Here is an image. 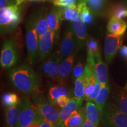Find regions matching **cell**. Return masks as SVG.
<instances>
[{"mask_svg":"<svg viewBox=\"0 0 127 127\" xmlns=\"http://www.w3.org/2000/svg\"><path fill=\"white\" fill-rule=\"evenodd\" d=\"M62 58L58 52L51 54L42 64V71L47 77L52 79H58L60 66Z\"/></svg>","mask_w":127,"mask_h":127,"instance_id":"cell-11","label":"cell"},{"mask_svg":"<svg viewBox=\"0 0 127 127\" xmlns=\"http://www.w3.org/2000/svg\"><path fill=\"white\" fill-rule=\"evenodd\" d=\"M9 77L14 88L23 93L35 94L40 86L39 77L28 64L12 69Z\"/></svg>","mask_w":127,"mask_h":127,"instance_id":"cell-1","label":"cell"},{"mask_svg":"<svg viewBox=\"0 0 127 127\" xmlns=\"http://www.w3.org/2000/svg\"><path fill=\"white\" fill-rule=\"evenodd\" d=\"M87 51H90V52H91L94 55V57L101 54L100 53L99 44L95 39L90 38L87 39Z\"/></svg>","mask_w":127,"mask_h":127,"instance_id":"cell-31","label":"cell"},{"mask_svg":"<svg viewBox=\"0 0 127 127\" xmlns=\"http://www.w3.org/2000/svg\"><path fill=\"white\" fill-rule=\"evenodd\" d=\"M55 6L59 7H66L76 5L79 0H50Z\"/></svg>","mask_w":127,"mask_h":127,"instance_id":"cell-32","label":"cell"},{"mask_svg":"<svg viewBox=\"0 0 127 127\" xmlns=\"http://www.w3.org/2000/svg\"><path fill=\"white\" fill-rule=\"evenodd\" d=\"M127 22L123 19L112 17L109 20L107 25V30L109 33L117 35L123 36L126 31Z\"/></svg>","mask_w":127,"mask_h":127,"instance_id":"cell-17","label":"cell"},{"mask_svg":"<svg viewBox=\"0 0 127 127\" xmlns=\"http://www.w3.org/2000/svg\"><path fill=\"white\" fill-rule=\"evenodd\" d=\"M26 46L28 60L30 64H34L38 57L39 39L35 26V18H31L26 26Z\"/></svg>","mask_w":127,"mask_h":127,"instance_id":"cell-6","label":"cell"},{"mask_svg":"<svg viewBox=\"0 0 127 127\" xmlns=\"http://www.w3.org/2000/svg\"><path fill=\"white\" fill-rule=\"evenodd\" d=\"M85 81L84 75L75 79L74 88V97L77 99H83L84 98V89H85Z\"/></svg>","mask_w":127,"mask_h":127,"instance_id":"cell-30","label":"cell"},{"mask_svg":"<svg viewBox=\"0 0 127 127\" xmlns=\"http://www.w3.org/2000/svg\"><path fill=\"white\" fill-rule=\"evenodd\" d=\"M85 66H84L83 64L81 61H78L77 64L74 66L72 70V78L74 79H76L77 78L81 77L84 74Z\"/></svg>","mask_w":127,"mask_h":127,"instance_id":"cell-33","label":"cell"},{"mask_svg":"<svg viewBox=\"0 0 127 127\" xmlns=\"http://www.w3.org/2000/svg\"><path fill=\"white\" fill-rule=\"evenodd\" d=\"M46 20L50 31L55 32L58 34L61 24V18L60 15V7L53 8L47 15Z\"/></svg>","mask_w":127,"mask_h":127,"instance_id":"cell-15","label":"cell"},{"mask_svg":"<svg viewBox=\"0 0 127 127\" xmlns=\"http://www.w3.org/2000/svg\"><path fill=\"white\" fill-rule=\"evenodd\" d=\"M79 17L86 24L91 25L93 23L94 15L93 11L84 2H78L77 5Z\"/></svg>","mask_w":127,"mask_h":127,"instance_id":"cell-23","label":"cell"},{"mask_svg":"<svg viewBox=\"0 0 127 127\" xmlns=\"http://www.w3.org/2000/svg\"><path fill=\"white\" fill-rule=\"evenodd\" d=\"M85 110L87 118L98 127L101 115L96 104L93 101H88L85 104Z\"/></svg>","mask_w":127,"mask_h":127,"instance_id":"cell-20","label":"cell"},{"mask_svg":"<svg viewBox=\"0 0 127 127\" xmlns=\"http://www.w3.org/2000/svg\"><path fill=\"white\" fill-rule=\"evenodd\" d=\"M8 4L9 0H0V8H1L7 7Z\"/></svg>","mask_w":127,"mask_h":127,"instance_id":"cell-40","label":"cell"},{"mask_svg":"<svg viewBox=\"0 0 127 127\" xmlns=\"http://www.w3.org/2000/svg\"><path fill=\"white\" fill-rule=\"evenodd\" d=\"M47 0H15V4L17 5H20L23 3L27 1H36V2H44Z\"/></svg>","mask_w":127,"mask_h":127,"instance_id":"cell-38","label":"cell"},{"mask_svg":"<svg viewBox=\"0 0 127 127\" xmlns=\"http://www.w3.org/2000/svg\"><path fill=\"white\" fill-rule=\"evenodd\" d=\"M77 41L72 25H69L65 31L63 38L60 44V51L58 53L62 60L65 59L72 55L74 52Z\"/></svg>","mask_w":127,"mask_h":127,"instance_id":"cell-8","label":"cell"},{"mask_svg":"<svg viewBox=\"0 0 127 127\" xmlns=\"http://www.w3.org/2000/svg\"><path fill=\"white\" fill-rule=\"evenodd\" d=\"M57 38L58 34L55 32L48 30L47 32L39 39L38 58L39 61L45 60L47 57L51 55Z\"/></svg>","mask_w":127,"mask_h":127,"instance_id":"cell-9","label":"cell"},{"mask_svg":"<svg viewBox=\"0 0 127 127\" xmlns=\"http://www.w3.org/2000/svg\"><path fill=\"white\" fill-rule=\"evenodd\" d=\"M73 30L75 34L77 47L83 48L87 42V28L84 23L80 17L73 21Z\"/></svg>","mask_w":127,"mask_h":127,"instance_id":"cell-13","label":"cell"},{"mask_svg":"<svg viewBox=\"0 0 127 127\" xmlns=\"http://www.w3.org/2000/svg\"><path fill=\"white\" fill-rule=\"evenodd\" d=\"M32 99L42 120L54 127H61L60 111L54 104L41 94L35 93Z\"/></svg>","mask_w":127,"mask_h":127,"instance_id":"cell-2","label":"cell"},{"mask_svg":"<svg viewBox=\"0 0 127 127\" xmlns=\"http://www.w3.org/2000/svg\"><path fill=\"white\" fill-rule=\"evenodd\" d=\"M109 17H115L120 19L127 18V7L121 4L112 5L108 9Z\"/></svg>","mask_w":127,"mask_h":127,"instance_id":"cell-28","label":"cell"},{"mask_svg":"<svg viewBox=\"0 0 127 127\" xmlns=\"http://www.w3.org/2000/svg\"><path fill=\"white\" fill-rule=\"evenodd\" d=\"M85 107L75 111L61 124V127H80L86 120Z\"/></svg>","mask_w":127,"mask_h":127,"instance_id":"cell-16","label":"cell"},{"mask_svg":"<svg viewBox=\"0 0 127 127\" xmlns=\"http://www.w3.org/2000/svg\"><path fill=\"white\" fill-rule=\"evenodd\" d=\"M109 93V87L108 84L107 85L101 86V90L99 94L97 96L96 99L95 100V103L96 105L97 106L98 109H99L101 117L105 108L106 100H107L108 96Z\"/></svg>","mask_w":127,"mask_h":127,"instance_id":"cell-24","label":"cell"},{"mask_svg":"<svg viewBox=\"0 0 127 127\" xmlns=\"http://www.w3.org/2000/svg\"><path fill=\"white\" fill-rule=\"evenodd\" d=\"M101 120L108 127H127V114L121 111L115 104L105 106Z\"/></svg>","mask_w":127,"mask_h":127,"instance_id":"cell-4","label":"cell"},{"mask_svg":"<svg viewBox=\"0 0 127 127\" xmlns=\"http://www.w3.org/2000/svg\"><path fill=\"white\" fill-rule=\"evenodd\" d=\"M78 2L85 3L92 11L96 14L101 13L106 8L108 0H79Z\"/></svg>","mask_w":127,"mask_h":127,"instance_id":"cell-26","label":"cell"},{"mask_svg":"<svg viewBox=\"0 0 127 127\" xmlns=\"http://www.w3.org/2000/svg\"><path fill=\"white\" fill-rule=\"evenodd\" d=\"M20 105L8 108L5 114L6 127H18Z\"/></svg>","mask_w":127,"mask_h":127,"instance_id":"cell-19","label":"cell"},{"mask_svg":"<svg viewBox=\"0 0 127 127\" xmlns=\"http://www.w3.org/2000/svg\"><path fill=\"white\" fill-rule=\"evenodd\" d=\"M69 99H70V98L68 97L67 95L61 96L57 99L56 101H55V105H57L58 107H59L62 108L65 107V106L68 104V102L69 101Z\"/></svg>","mask_w":127,"mask_h":127,"instance_id":"cell-35","label":"cell"},{"mask_svg":"<svg viewBox=\"0 0 127 127\" xmlns=\"http://www.w3.org/2000/svg\"><path fill=\"white\" fill-rule=\"evenodd\" d=\"M83 99H77L75 98H70L69 101L65 107L62 108L60 111V123L63 122L69 118L74 112L81 108Z\"/></svg>","mask_w":127,"mask_h":127,"instance_id":"cell-14","label":"cell"},{"mask_svg":"<svg viewBox=\"0 0 127 127\" xmlns=\"http://www.w3.org/2000/svg\"><path fill=\"white\" fill-rule=\"evenodd\" d=\"M20 5H11L0 10L1 33L11 31L17 27L22 20Z\"/></svg>","mask_w":127,"mask_h":127,"instance_id":"cell-3","label":"cell"},{"mask_svg":"<svg viewBox=\"0 0 127 127\" xmlns=\"http://www.w3.org/2000/svg\"><path fill=\"white\" fill-rule=\"evenodd\" d=\"M69 91L64 85H55L48 90V98L51 102L55 104L58 98L63 95H67Z\"/></svg>","mask_w":127,"mask_h":127,"instance_id":"cell-27","label":"cell"},{"mask_svg":"<svg viewBox=\"0 0 127 127\" xmlns=\"http://www.w3.org/2000/svg\"><path fill=\"white\" fill-rule=\"evenodd\" d=\"M18 61V53L14 41L7 39L3 44L1 51L0 65L4 69L14 67Z\"/></svg>","mask_w":127,"mask_h":127,"instance_id":"cell-7","label":"cell"},{"mask_svg":"<svg viewBox=\"0 0 127 127\" xmlns=\"http://www.w3.org/2000/svg\"><path fill=\"white\" fill-rule=\"evenodd\" d=\"M46 17L45 14H41L35 17V26L39 39L49 30Z\"/></svg>","mask_w":127,"mask_h":127,"instance_id":"cell-22","label":"cell"},{"mask_svg":"<svg viewBox=\"0 0 127 127\" xmlns=\"http://www.w3.org/2000/svg\"><path fill=\"white\" fill-rule=\"evenodd\" d=\"M60 15L61 20L74 21L79 17V13L77 5L69 6L66 7H60Z\"/></svg>","mask_w":127,"mask_h":127,"instance_id":"cell-21","label":"cell"},{"mask_svg":"<svg viewBox=\"0 0 127 127\" xmlns=\"http://www.w3.org/2000/svg\"><path fill=\"white\" fill-rule=\"evenodd\" d=\"M19 105L18 127H28L32 123L37 121L41 118L37 107L28 98H24L21 100Z\"/></svg>","mask_w":127,"mask_h":127,"instance_id":"cell-5","label":"cell"},{"mask_svg":"<svg viewBox=\"0 0 127 127\" xmlns=\"http://www.w3.org/2000/svg\"><path fill=\"white\" fill-rule=\"evenodd\" d=\"M80 127H98L96 125L94 124L93 123H92L91 121H90L88 119L86 118L84 123L81 125Z\"/></svg>","mask_w":127,"mask_h":127,"instance_id":"cell-37","label":"cell"},{"mask_svg":"<svg viewBox=\"0 0 127 127\" xmlns=\"http://www.w3.org/2000/svg\"><path fill=\"white\" fill-rule=\"evenodd\" d=\"M1 101L3 105L8 108L18 105L21 102V100L18 95L15 93L6 92L2 95Z\"/></svg>","mask_w":127,"mask_h":127,"instance_id":"cell-29","label":"cell"},{"mask_svg":"<svg viewBox=\"0 0 127 127\" xmlns=\"http://www.w3.org/2000/svg\"><path fill=\"white\" fill-rule=\"evenodd\" d=\"M124 88L125 89V90H127V82L126 84H125V87H124Z\"/></svg>","mask_w":127,"mask_h":127,"instance_id":"cell-41","label":"cell"},{"mask_svg":"<svg viewBox=\"0 0 127 127\" xmlns=\"http://www.w3.org/2000/svg\"><path fill=\"white\" fill-rule=\"evenodd\" d=\"M39 124H40V127H54L49 123L44 121L41 118L39 120Z\"/></svg>","mask_w":127,"mask_h":127,"instance_id":"cell-39","label":"cell"},{"mask_svg":"<svg viewBox=\"0 0 127 127\" xmlns=\"http://www.w3.org/2000/svg\"><path fill=\"white\" fill-rule=\"evenodd\" d=\"M120 54L123 58L127 59V46H121L120 49Z\"/></svg>","mask_w":127,"mask_h":127,"instance_id":"cell-36","label":"cell"},{"mask_svg":"<svg viewBox=\"0 0 127 127\" xmlns=\"http://www.w3.org/2000/svg\"><path fill=\"white\" fill-rule=\"evenodd\" d=\"M123 36L109 33L106 36L104 44V55L107 63H109L121 47Z\"/></svg>","mask_w":127,"mask_h":127,"instance_id":"cell-10","label":"cell"},{"mask_svg":"<svg viewBox=\"0 0 127 127\" xmlns=\"http://www.w3.org/2000/svg\"><path fill=\"white\" fill-rule=\"evenodd\" d=\"M117 105L121 111L127 114V90L119 87L115 95Z\"/></svg>","mask_w":127,"mask_h":127,"instance_id":"cell-25","label":"cell"},{"mask_svg":"<svg viewBox=\"0 0 127 127\" xmlns=\"http://www.w3.org/2000/svg\"><path fill=\"white\" fill-rule=\"evenodd\" d=\"M95 74L101 86L108 84V72L107 64L103 61L101 54L94 57Z\"/></svg>","mask_w":127,"mask_h":127,"instance_id":"cell-12","label":"cell"},{"mask_svg":"<svg viewBox=\"0 0 127 127\" xmlns=\"http://www.w3.org/2000/svg\"><path fill=\"white\" fill-rule=\"evenodd\" d=\"M75 60V54H73L67 58L64 59L61 61L60 66L59 75L58 79L60 81H63L64 80L67 78L72 72L73 65Z\"/></svg>","mask_w":127,"mask_h":127,"instance_id":"cell-18","label":"cell"},{"mask_svg":"<svg viewBox=\"0 0 127 127\" xmlns=\"http://www.w3.org/2000/svg\"><path fill=\"white\" fill-rule=\"evenodd\" d=\"M101 88V85L98 80H96V82L95 84V87L94 89V91L90 96H89L88 99H87V101H95V99H96L97 96L99 94L100 90Z\"/></svg>","mask_w":127,"mask_h":127,"instance_id":"cell-34","label":"cell"}]
</instances>
